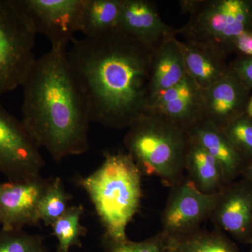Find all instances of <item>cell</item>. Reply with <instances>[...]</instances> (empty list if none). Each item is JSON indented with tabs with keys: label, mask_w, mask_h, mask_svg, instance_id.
Listing matches in <instances>:
<instances>
[{
	"label": "cell",
	"mask_w": 252,
	"mask_h": 252,
	"mask_svg": "<svg viewBox=\"0 0 252 252\" xmlns=\"http://www.w3.org/2000/svg\"><path fill=\"white\" fill-rule=\"evenodd\" d=\"M67 58L91 122L128 128L149 110L155 51L120 32L72 39Z\"/></svg>",
	"instance_id": "obj_1"
},
{
	"label": "cell",
	"mask_w": 252,
	"mask_h": 252,
	"mask_svg": "<svg viewBox=\"0 0 252 252\" xmlns=\"http://www.w3.org/2000/svg\"><path fill=\"white\" fill-rule=\"evenodd\" d=\"M21 122L56 161L89 150V109L67 58V49L36 59L23 85Z\"/></svg>",
	"instance_id": "obj_2"
},
{
	"label": "cell",
	"mask_w": 252,
	"mask_h": 252,
	"mask_svg": "<svg viewBox=\"0 0 252 252\" xmlns=\"http://www.w3.org/2000/svg\"><path fill=\"white\" fill-rule=\"evenodd\" d=\"M100 166L77 184L91 199L104 230L102 238L122 241L126 228L140 210L142 176L127 153H104Z\"/></svg>",
	"instance_id": "obj_3"
},
{
	"label": "cell",
	"mask_w": 252,
	"mask_h": 252,
	"mask_svg": "<svg viewBox=\"0 0 252 252\" xmlns=\"http://www.w3.org/2000/svg\"><path fill=\"white\" fill-rule=\"evenodd\" d=\"M124 145L142 175L156 176L170 188L185 177L187 131L160 113L149 111L134 123Z\"/></svg>",
	"instance_id": "obj_4"
},
{
	"label": "cell",
	"mask_w": 252,
	"mask_h": 252,
	"mask_svg": "<svg viewBox=\"0 0 252 252\" xmlns=\"http://www.w3.org/2000/svg\"><path fill=\"white\" fill-rule=\"evenodd\" d=\"M247 32H252V0H198L177 34L228 58L235 39Z\"/></svg>",
	"instance_id": "obj_5"
},
{
	"label": "cell",
	"mask_w": 252,
	"mask_h": 252,
	"mask_svg": "<svg viewBox=\"0 0 252 252\" xmlns=\"http://www.w3.org/2000/svg\"><path fill=\"white\" fill-rule=\"evenodd\" d=\"M37 33L18 0H0V97L23 85Z\"/></svg>",
	"instance_id": "obj_6"
},
{
	"label": "cell",
	"mask_w": 252,
	"mask_h": 252,
	"mask_svg": "<svg viewBox=\"0 0 252 252\" xmlns=\"http://www.w3.org/2000/svg\"><path fill=\"white\" fill-rule=\"evenodd\" d=\"M39 147L21 121L0 102V172L9 182H23L41 177L45 165Z\"/></svg>",
	"instance_id": "obj_7"
},
{
	"label": "cell",
	"mask_w": 252,
	"mask_h": 252,
	"mask_svg": "<svg viewBox=\"0 0 252 252\" xmlns=\"http://www.w3.org/2000/svg\"><path fill=\"white\" fill-rule=\"evenodd\" d=\"M218 195L203 193L188 177H184L172 187L162 212V234L172 240L198 231L200 225L211 218Z\"/></svg>",
	"instance_id": "obj_8"
},
{
	"label": "cell",
	"mask_w": 252,
	"mask_h": 252,
	"mask_svg": "<svg viewBox=\"0 0 252 252\" xmlns=\"http://www.w3.org/2000/svg\"><path fill=\"white\" fill-rule=\"evenodd\" d=\"M36 33L49 39L53 49H66L81 31L85 0H18Z\"/></svg>",
	"instance_id": "obj_9"
},
{
	"label": "cell",
	"mask_w": 252,
	"mask_h": 252,
	"mask_svg": "<svg viewBox=\"0 0 252 252\" xmlns=\"http://www.w3.org/2000/svg\"><path fill=\"white\" fill-rule=\"evenodd\" d=\"M49 179L39 177L23 182L0 184L1 230H23L40 223L38 206Z\"/></svg>",
	"instance_id": "obj_10"
},
{
	"label": "cell",
	"mask_w": 252,
	"mask_h": 252,
	"mask_svg": "<svg viewBox=\"0 0 252 252\" xmlns=\"http://www.w3.org/2000/svg\"><path fill=\"white\" fill-rule=\"evenodd\" d=\"M211 219L216 228L239 243L252 244V187L243 179L226 184L219 192Z\"/></svg>",
	"instance_id": "obj_11"
},
{
	"label": "cell",
	"mask_w": 252,
	"mask_h": 252,
	"mask_svg": "<svg viewBox=\"0 0 252 252\" xmlns=\"http://www.w3.org/2000/svg\"><path fill=\"white\" fill-rule=\"evenodd\" d=\"M117 31L154 51L177 34V29L162 21L157 4L149 0H122Z\"/></svg>",
	"instance_id": "obj_12"
},
{
	"label": "cell",
	"mask_w": 252,
	"mask_h": 252,
	"mask_svg": "<svg viewBox=\"0 0 252 252\" xmlns=\"http://www.w3.org/2000/svg\"><path fill=\"white\" fill-rule=\"evenodd\" d=\"M251 91L229 69L221 79L203 91V119L224 129L246 114Z\"/></svg>",
	"instance_id": "obj_13"
},
{
	"label": "cell",
	"mask_w": 252,
	"mask_h": 252,
	"mask_svg": "<svg viewBox=\"0 0 252 252\" xmlns=\"http://www.w3.org/2000/svg\"><path fill=\"white\" fill-rule=\"evenodd\" d=\"M203 91L188 74L180 83L152 97L149 111L160 113L186 129L203 119Z\"/></svg>",
	"instance_id": "obj_14"
},
{
	"label": "cell",
	"mask_w": 252,
	"mask_h": 252,
	"mask_svg": "<svg viewBox=\"0 0 252 252\" xmlns=\"http://www.w3.org/2000/svg\"><path fill=\"white\" fill-rule=\"evenodd\" d=\"M186 131L189 142L203 147L220 164L227 183L240 177L245 159L233 147L223 129L203 118Z\"/></svg>",
	"instance_id": "obj_15"
},
{
	"label": "cell",
	"mask_w": 252,
	"mask_h": 252,
	"mask_svg": "<svg viewBox=\"0 0 252 252\" xmlns=\"http://www.w3.org/2000/svg\"><path fill=\"white\" fill-rule=\"evenodd\" d=\"M188 76L201 90L221 79L229 70L226 56L208 46L178 40Z\"/></svg>",
	"instance_id": "obj_16"
},
{
	"label": "cell",
	"mask_w": 252,
	"mask_h": 252,
	"mask_svg": "<svg viewBox=\"0 0 252 252\" xmlns=\"http://www.w3.org/2000/svg\"><path fill=\"white\" fill-rule=\"evenodd\" d=\"M187 76L177 38L165 41L154 53L150 78V98L177 85Z\"/></svg>",
	"instance_id": "obj_17"
},
{
	"label": "cell",
	"mask_w": 252,
	"mask_h": 252,
	"mask_svg": "<svg viewBox=\"0 0 252 252\" xmlns=\"http://www.w3.org/2000/svg\"><path fill=\"white\" fill-rule=\"evenodd\" d=\"M185 169L189 178L203 193H219L228 184L220 164L198 144L189 142Z\"/></svg>",
	"instance_id": "obj_18"
},
{
	"label": "cell",
	"mask_w": 252,
	"mask_h": 252,
	"mask_svg": "<svg viewBox=\"0 0 252 252\" xmlns=\"http://www.w3.org/2000/svg\"><path fill=\"white\" fill-rule=\"evenodd\" d=\"M122 7V0H85L81 32L95 36L117 31Z\"/></svg>",
	"instance_id": "obj_19"
},
{
	"label": "cell",
	"mask_w": 252,
	"mask_h": 252,
	"mask_svg": "<svg viewBox=\"0 0 252 252\" xmlns=\"http://www.w3.org/2000/svg\"><path fill=\"white\" fill-rule=\"evenodd\" d=\"M166 252H240L236 244L225 233L199 230L182 238L167 239Z\"/></svg>",
	"instance_id": "obj_20"
},
{
	"label": "cell",
	"mask_w": 252,
	"mask_h": 252,
	"mask_svg": "<svg viewBox=\"0 0 252 252\" xmlns=\"http://www.w3.org/2000/svg\"><path fill=\"white\" fill-rule=\"evenodd\" d=\"M84 212V207L81 204L69 206L51 225L52 234L58 240L57 252H71L74 247L81 248V239L87 233V229L80 223Z\"/></svg>",
	"instance_id": "obj_21"
},
{
	"label": "cell",
	"mask_w": 252,
	"mask_h": 252,
	"mask_svg": "<svg viewBox=\"0 0 252 252\" xmlns=\"http://www.w3.org/2000/svg\"><path fill=\"white\" fill-rule=\"evenodd\" d=\"M72 198V195L67 193L60 177L49 179L38 206L40 221L46 226L51 227L67 211L69 207L68 203Z\"/></svg>",
	"instance_id": "obj_22"
},
{
	"label": "cell",
	"mask_w": 252,
	"mask_h": 252,
	"mask_svg": "<svg viewBox=\"0 0 252 252\" xmlns=\"http://www.w3.org/2000/svg\"><path fill=\"white\" fill-rule=\"evenodd\" d=\"M0 252H47L44 238L23 230H0Z\"/></svg>",
	"instance_id": "obj_23"
},
{
	"label": "cell",
	"mask_w": 252,
	"mask_h": 252,
	"mask_svg": "<svg viewBox=\"0 0 252 252\" xmlns=\"http://www.w3.org/2000/svg\"><path fill=\"white\" fill-rule=\"evenodd\" d=\"M223 131L245 161L252 160V119L248 114L235 119Z\"/></svg>",
	"instance_id": "obj_24"
},
{
	"label": "cell",
	"mask_w": 252,
	"mask_h": 252,
	"mask_svg": "<svg viewBox=\"0 0 252 252\" xmlns=\"http://www.w3.org/2000/svg\"><path fill=\"white\" fill-rule=\"evenodd\" d=\"M102 245L105 252H166L167 238L161 232L152 238L140 242L113 241L102 238Z\"/></svg>",
	"instance_id": "obj_25"
},
{
	"label": "cell",
	"mask_w": 252,
	"mask_h": 252,
	"mask_svg": "<svg viewBox=\"0 0 252 252\" xmlns=\"http://www.w3.org/2000/svg\"><path fill=\"white\" fill-rule=\"evenodd\" d=\"M232 72L248 89H252V56H237L228 64Z\"/></svg>",
	"instance_id": "obj_26"
},
{
	"label": "cell",
	"mask_w": 252,
	"mask_h": 252,
	"mask_svg": "<svg viewBox=\"0 0 252 252\" xmlns=\"http://www.w3.org/2000/svg\"><path fill=\"white\" fill-rule=\"evenodd\" d=\"M233 54L237 56H252V32H247L235 39Z\"/></svg>",
	"instance_id": "obj_27"
},
{
	"label": "cell",
	"mask_w": 252,
	"mask_h": 252,
	"mask_svg": "<svg viewBox=\"0 0 252 252\" xmlns=\"http://www.w3.org/2000/svg\"><path fill=\"white\" fill-rule=\"evenodd\" d=\"M240 177L252 187V160L245 161Z\"/></svg>",
	"instance_id": "obj_28"
},
{
	"label": "cell",
	"mask_w": 252,
	"mask_h": 252,
	"mask_svg": "<svg viewBox=\"0 0 252 252\" xmlns=\"http://www.w3.org/2000/svg\"><path fill=\"white\" fill-rule=\"evenodd\" d=\"M249 117H251L252 119V97H250V100H249L248 107H247V112Z\"/></svg>",
	"instance_id": "obj_29"
},
{
	"label": "cell",
	"mask_w": 252,
	"mask_h": 252,
	"mask_svg": "<svg viewBox=\"0 0 252 252\" xmlns=\"http://www.w3.org/2000/svg\"><path fill=\"white\" fill-rule=\"evenodd\" d=\"M250 252H252V248H251V250H250Z\"/></svg>",
	"instance_id": "obj_30"
}]
</instances>
